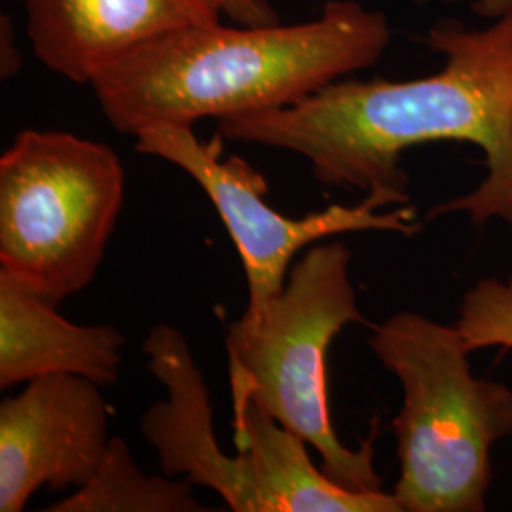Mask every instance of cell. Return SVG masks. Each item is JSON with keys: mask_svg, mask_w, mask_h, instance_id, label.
<instances>
[{"mask_svg": "<svg viewBox=\"0 0 512 512\" xmlns=\"http://www.w3.org/2000/svg\"><path fill=\"white\" fill-rule=\"evenodd\" d=\"M429 46L444 69L416 80H336L281 109L224 118V141L279 148L302 156L330 188L359 190L385 205H406L408 148L458 141L484 150L488 175L475 190L440 203L429 219L465 211L475 224L512 226V10L488 29L442 21Z\"/></svg>", "mask_w": 512, "mask_h": 512, "instance_id": "obj_1", "label": "cell"}, {"mask_svg": "<svg viewBox=\"0 0 512 512\" xmlns=\"http://www.w3.org/2000/svg\"><path fill=\"white\" fill-rule=\"evenodd\" d=\"M391 42L382 12L330 0L298 25H192L154 38L93 78L110 126L135 135L148 126H194L304 101L372 67Z\"/></svg>", "mask_w": 512, "mask_h": 512, "instance_id": "obj_2", "label": "cell"}, {"mask_svg": "<svg viewBox=\"0 0 512 512\" xmlns=\"http://www.w3.org/2000/svg\"><path fill=\"white\" fill-rule=\"evenodd\" d=\"M351 253L319 241L293 264L283 291L260 315L228 327L232 404L255 403L308 442L323 473L355 492L382 490L374 437L359 450L338 439L329 404V348L342 330L366 323L349 277Z\"/></svg>", "mask_w": 512, "mask_h": 512, "instance_id": "obj_3", "label": "cell"}, {"mask_svg": "<svg viewBox=\"0 0 512 512\" xmlns=\"http://www.w3.org/2000/svg\"><path fill=\"white\" fill-rule=\"evenodd\" d=\"M368 344L403 387L393 420L403 512H480L492 448L512 435V391L475 378L458 327L401 311L372 327Z\"/></svg>", "mask_w": 512, "mask_h": 512, "instance_id": "obj_4", "label": "cell"}, {"mask_svg": "<svg viewBox=\"0 0 512 512\" xmlns=\"http://www.w3.org/2000/svg\"><path fill=\"white\" fill-rule=\"evenodd\" d=\"M126 194L105 143L23 129L0 158V272L61 304L99 272Z\"/></svg>", "mask_w": 512, "mask_h": 512, "instance_id": "obj_5", "label": "cell"}, {"mask_svg": "<svg viewBox=\"0 0 512 512\" xmlns=\"http://www.w3.org/2000/svg\"><path fill=\"white\" fill-rule=\"evenodd\" d=\"M133 137L137 152L183 169L217 209L245 270L249 291L245 315L249 317L260 315L283 291L294 256L302 249L349 232L376 230L414 236L421 230L414 209L399 207L384 213L387 205L372 194L359 205H330L300 219L277 213L264 200L268 181L262 173L238 156L220 158L224 139L219 133L202 143L192 126L156 124Z\"/></svg>", "mask_w": 512, "mask_h": 512, "instance_id": "obj_6", "label": "cell"}, {"mask_svg": "<svg viewBox=\"0 0 512 512\" xmlns=\"http://www.w3.org/2000/svg\"><path fill=\"white\" fill-rule=\"evenodd\" d=\"M110 406L101 385L52 374L0 404V512L25 511L42 486H86L109 448Z\"/></svg>", "mask_w": 512, "mask_h": 512, "instance_id": "obj_7", "label": "cell"}, {"mask_svg": "<svg viewBox=\"0 0 512 512\" xmlns=\"http://www.w3.org/2000/svg\"><path fill=\"white\" fill-rule=\"evenodd\" d=\"M143 353L148 372L167 391V399L148 406L139 423L162 473L213 490L230 511L262 512L251 454L239 452L232 458L220 450L209 387L183 332L167 323L154 325Z\"/></svg>", "mask_w": 512, "mask_h": 512, "instance_id": "obj_8", "label": "cell"}, {"mask_svg": "<svg viewBox=\"0 0 512 512\" xmlns=\"http://www.w3.org/2000/svg\"><path fill=\"white\" fill-rule=\"evenodd\" d=\"M25 10L38 61L74 84H92L154 38L224 16L222 0H25Z\"/></svg>", "mask_w": 512, "mask_h": 512, "instance_id": "obj_9", "label": "cell"}, {"mask_svg": "<svg viewBox=\"0 0 512 512\" xmlns=\"http://www.w3.org/2000/svg\"><path fill=\"white\" fill-rule=\"evenodd\" d=\"M54 302L0 272V389L52 374L118 382L126 336L114 325H76Z\"/></svg>", "mask_w": 512, "mask_h": 512, "instance_id": "obj_10", "label": "cell"}, {"mask_svg": "<svg viewBox=\"0 0 512 512\" xmlns=\"http://www.w3.org/2000/svg\"><path fill=\"white\" fill-rule=\"evenodd\" d=\"M234 444L255 463L262 512H403L384 490H348L317 469L308 442L255 403L232 404Z\"/></svg>", "mask_w": 512, "mask_h": 512, "instance_id": "obj_11", "label": "cell"}, {"mask_svg": "<svg viewBox=\"0 0 512 512\" xmlns=\"http://www.w3.org/2000/svg\"><path fill=\"white\" fill-rule=\"evenodd\" d=\"M50 512H203L186 478L145 475L126 440L112 437L92 480L46 507Z\"/></svg>", "mask_w": 512, "mask_h": 512, "instance_id": "obj_12", "label": "cell"}, {"mask_svg": "<svg viewBox=\"0 0 512 512\" xmlns=\"http://www.w3.org/2000/svg\"><path fill=\"white\" fill-rule=\"evenodd\" d=\"M465 348L512 349V283L482 279L465 294L458 323Z\"/></svg>", "mask_w": 512, "mask_h": 512, "instance_id": "obj_13", "label": "cell"}, {"mask_svg": "<svg viewBox=\"0 0 512 512\" xmlns=\"http://www.w3.org/2000/svg\"><path fill=\"white\" fill-rule=\"evenodd\" d=\"M224 16L238 25H275L281 23L268 0H222Z\"/></svg>", "mask_w": 512, "mask_h": 512, "instance_id": "obj_14", "label": "cell"}, {"mask_svg": "<svg viewBox=\"0 0 512 512\" xmlns=\"http://www.w3.org/2000/svg\"><path fill=\"white\" fill-rule=\"evenodd\" d=\"M475 12L486 18H501L512 10V0H469Z\"/></svg>", "mask_w": 512, "mask_h": 512, "instance_id": "obj_15", "label": "cell"}]
</instances>
